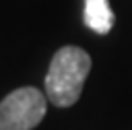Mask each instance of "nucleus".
<instances>
[{
    "mask_svg": "<svg viewBox=\"0 0 132 130\" xmlns=\"http://www.w3.org/2000/svg\"><path fill=\"white\" fill-rule=\"evenodd\" d=\"M85 23L97 35H107L113 27V10L109 0H85Z\"/></svg>",
    "mask_w": 132,
    "mask_h": 130,
    "instance_id": "3",
    "label": "nucleus"
},
{
    "mask_svg": "<svg viewBox=\"0 0 132 130\" xmlns=\"http://www.w3.org/2000/svg\"><path fill=\"white\" fill-rule=\"evenodd\" d=\"M89 72H91V56L85 50L76 45L60 47L54 54L45 74V97L56 107L74 105L82 93V85Z\"/></svg>",
    "mask_w": 132,
    "mask_h": 130,
    "instance_id": "1",
    "label": "nucleus"
},
{
    "mask_svg": "<svg viewBox=\"0 0 132 130\" xmlns=\"http://www.w3.org/2000/svg\"><path fill=\"white\" fill-rule=\"evenodd\" d=\"M47 97L35 87L10 91L0 101V130H33L45 116Z\"/></svg>",
    "mask_w": 132,
    "mask_h": 130,
    "instance_id": "2",
    "label": "nucleus"
}]
</instances>
